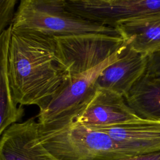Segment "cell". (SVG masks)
<instances>
[{"label":"cell","mask_w":160,"mask_h":160,"mask_svg":"<svg viewBox=\"0 0 160 160\" xmlns=\"http://www.w3.org/2000/svg\"><path fill=\"white\" fill-rule=\"evenodd\" d=\"M8 74L16 102L41 109L69 79L55 38L12 26Z\"/></svg>","instance_id":"cell-1"},{"label":"cell","mask_w":160,"mask_h":160,"mask_svg":"<svg viewBox=\"0 0 160 160\" xmlns=\"http://www.w3.org/2000/svg\"><path fill=\"white\" fill-rule=\"evenodd\" d=\"M12 26L54 38L86 34L121 36L116 28L88 19L69 9L66 0H21Z\"/></svg>","instance_id":"cell-2"},{"label":"cell","mask_w":160,"mask_h":160,"mask_svg":"<svg viewBox=\"0 0 160 160\" xmlns=\"http://www.w3.org/2000/svg\"><path fill=\"white\" fill-rule=\"evenodd\" d=\"M125 45L95 68L70 77L49 101L39 109L37 121L41 133L66 126L87 107L98 90L96 81L98 76L119 58Z\"/></svg>","instance_id":"cell-3"},{"label":"cell","mask_w":160,"mask_h":160,"mask_svg":"<svg viewBox=\"0 0 160 160\" xmlns=\"http://www.w3.org/2000/svg\"><path fill=\"white\" fill-rule=\"evenodd\" d=\"M44 146L60 160H116L126 156L106 132L71 122L59 129L41 133Z\"/></svg>","instance_id":"cell-4"},{"label":"cell","mask_w":160,"mask_h":160,"mask_svg":"<svg viewBox=\"0 0 160 160\" xmlns=\"http://www.w3.org/2000/svg\"><path fill=\"white\" fill-rule=\"evenodd\" d=\"M59 56L70 77L86 72L103 62L123 47L122 36L86 34L54 38Z\"/></svg>","instance_id":"cell-5"},{"label":"cell","mask_w":160,"mask_h":160,"mask_svg":"<svg viewBox=\"0 0 160 160\" xmlns=\"http://www.w3.org/2000/svg\"><path fill=\"white\" fill-rule=\"evenodd\" d=\"M1 136L0 160H60L42 144L34 118L12 124Z\"/></svg>","instance_id":"cell-6"},{"label":"cell","mask_w":160,"mask_h":160,"mask_svg":"<svg viewBox=\"0 0 160 160\" xmlns=\"http://www.w3.org/2000/svg\"><path fill=\"white\" fill-rule=\"evenodd\" d=\"M127 104L124 96L98 89L87 107L72 122L89 127L109 126L141 120Z\"/></svg>","instance_id":"cell-7"},{"label":"cell","mask_w":160,"mask_h":160,"mask_svg":"<svg viewBox=\"0 0 160 160\" xmlns=\"http://www.w3.org/2000/svg\"><path fill=\"white\" fill-rule=\"evenodd\" d=\"M147 62L148 56L134 51L126 42L119 58L98 76L96 86L124 97L146 72Z\"/></svg>","instance_id":"cell-8"},{"label":"cell","mask_w":160,"mask_h":160,"mask_svg":"<svg viewBox=\"0 0 160 160\" xmlns=\"http://www.w3.org/2000/svg\"><path fill=\"white\" fill-rule=\"evenodd\" d=\"M134 51L148 56L160 49V15L122 21L115 27Z\"/></svg>","instance_id":"cell-9"},{"label":"cell","mask_w":160,"mask_h":160,"mask_svg":"<svg viewBox=\"0 0 160 160\" xmlns=\"http://www.w3.org/2000/svg\"><path fill=\"white\" fill-rule=\"evenodd\" d=\"M12 24L1 32L0 36V134L22 116L24 109L12 96L8 74V52Z\"/></svg>","instance_id":"cell-10"},{"label":"cell","mask_w":160,"mask_h":160,"mask_svg":"<svg viewBox=\"0 0 160 160\" xmlns=\"http://www.w3.org/2000/svg\"><path fill=\"white\" fill-rule=\"evenodd\" d=\"M128 106L141 118L160 121V80L146 72L124 96Z\"/></svg>","instance_id":"cell-11"},{"label":"cell","mask_w":160,"mask_h":160,"mask_svg":"<svg viewBox=\"0 0 160 160\" xmlns=\"http://www.w3.org/2000/svg\"><path fill=\"white\" fill-rule=\"evenodd\" d=\"M18 0H0V32L10 24L14 19V10Z\"/></svg>","instance_id":"cell-12"},{"label":"cell","mask_w":160,"mask_h":160,"mask_svg":"<svg viewBox=\"0 0 160 160\" xmlns=\"http://www.w3.org/2000/svg\"><path fill=\"white\" fill-rule=\"evenodd\" d=\"M145 72L150 77L160 80V49L148 56Z\"/></svg>","instance_id":"cell-13"},{"label":"cell","mask_w":160,"mask_h":160,"mask_svg":"<svg viewBox=\"0 0 160 160\" xmlns=\"http://www.w3.org/2000/svg\"><path fill=\"white\" fill-rule=\"evenodd\" d=\"M116 160H160V150L147 154H140Z\"/></svg>","instance_id":"cell-14"}]
</instances>
